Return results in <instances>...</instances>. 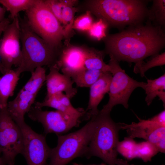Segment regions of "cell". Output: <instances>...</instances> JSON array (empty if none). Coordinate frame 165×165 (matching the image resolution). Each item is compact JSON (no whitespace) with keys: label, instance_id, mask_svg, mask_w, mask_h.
<instances>
[{"label":"cell","instance_id":"cell-1","mask_svg":"<svg viewBox=\"0 0 165 165\" xmlns=\"http://www.w3.org/2000/svg\"><path fill=\"white\" fill-rule=\"evenodd\" d=\"M103 40L106 54L112 55L119 62L135 63L134 73L144 59L159 53L165 48V30L146 20L108 34Z\"/></svg>","mask_w":165,"mask_h":165},{"label":"cell","instance_id":"cell-2","mask_svg":"<svg viewBox=\"0 0 165 165\" xmlns=\"http://www.w3.org/2000/svg\"><path fill=\"white\" fill-rule=\"evenodd\" d=\"M149 0H90L87 10L97 19L120 31L129 26L145 22L147 20Z\"/></svg>","mask_w":165,"mask_h":165},{"label":"cell","instance_id":"cell-3","mask_svg":"<svg viewBox=\"0 0 165 165\" xmlns=\"http://www.w3.org/2000/svg\"><path fill=\"white\" fill-rule=\"evenodd\" d=\"M19 20L21 59L20 65L15 69L20 74L31 73L38 67H49L56 64L60 50L52 47L34 32L25 19Z\"/></svg>","mask_w":165,"mask_h":165},{"label":"cell","instance_id":"cell-4","mask_svg":"<svg viewBox=\"0 0 165 165\" xmlns=\"http://www.w3.org/2000/svg\"><path fill=\"white\" fill-rule=\"evenodd\" d=\"M110 113L99 111L96 116V125L85 156L98 157L108 165H116L117 146L121 123H116Z\"/></svg>","mask_w":165,"mask_h":165},{"label":"cell","instance_id":"cell-5","mask_svg":"<svg viewBox=\"0 0 165 165\" xmlns=\"http://www.w3.org/2000/svg\"><path fill=\"white\" fill-rule=\"evenodd\" d=\"M96 125L94 116L78 130L65 135H57V145L51 148L48 165H66L77 157L85 156Z\"/></svg>","mask_w":165,"mask_h":165},{"label":"cell","instance_id":"cell-6","mask_svg":"<svg viewBox=\"0 0 165 165\" xmlns=\"http://www.w3.org/2000/svg\"><path fill=\"white\" fill-rule=\"evenodd\" d=\"M25 19L31 30L53 48L60 50L62 40L68 43L64 28L44 0H36L26 11Z\"/></svg>","mask_w":165,"mask_h":165},{"label":"cell","instance_id":"cell-7","mask_svg":"<svg viewBox=\"0 0 165 165\" xmlns=\"http://www.w3.org/2000/svg\"><path fill=\"white\" fill-rule=\"evenodd\" d=\"M109 56L108 64L112 75L108 93L109 99L107 103L100 111L108 113H110L113 107L117 105H121L127 109L128 100L133 91L138 87L144 90L146 84V82H138L129 76L121 68L119 62L112 55Z\"/></svg>","mask_w":165,"mask_h":165},{"label":"cell","instance_id":"cell-8","mask_svg":"<svg viewBox=\"0 0 165 165\" xmlns=\"http://www.w3.org/2000/svg\"><path fill=\"white\" fill-rule=\"evenodd\" d=\"M23 138L21 130L9 113L7 106L0 108V149L6 165L14 163L22 154Z\"/></svg>","mask_w":165,"mask_h":165},{"label":"cell","instance_id":"cell-9","mask_svg":"<svg viewBox=\"0 0 165 165\" xmlns=\"http://www.w3.org/2000/svg\"><path fill=\"white\" fill-rule=\"evenodd\" d=\"M20 25L19 16L13 20L3 33L0 42V62L2 74L18 67L21 59L20 44Z\"/></svg>","mask_w":165,"mask_h":165},{"label":"cell","instance_id":"cell-10","mask_svg":"<svg viewBox=\"0 0 165 165\" xmlns=\"http://www.w3.org/2000/svg\"><path fill=\"white\" fill-rule=\"evenodd\" d=\"M18 126L23 138L22 154L28 165H46L51 148L47 144L45 136L36 133L25 122Z\"/></svg>","mask_w":165,"mask_h":165},{"label":"cell","instance_id":"cell-11","mask_svg":"<svg viewBox=\"0 0 165 165\" xmlns=\"http://www.w3.org/2000/svg\"><path fill=\"white\" fill-rule=\"evenodd\" d=\"M28 114L31 119L42 125L46 134L54 133L58 135L66 132L78 126L82 120L57 110L43 111L35 106L31 107Z\"/></svg>","mask_w":165,"mask_h":165},{"label":"cell","instance_id":"cell-12","mask_svg":"<svg viewBox=\"0 0 165 165\" xmlns=\"http://www.w3.org/2000/svg\"><path fill=\"white\" fill-rule=\"evenodd\" d=\"M138 119L137 123L132 122L130 124L121 123V129L126 130L129 137L144 139L153 144L156 147L160 143L165 141V127L151 118Z\"/></svg>","mask_w":165,"mask_h":165},{"label":"cell","instance_id":"cell-13","mask_svg":"<svg viewBox=\"0 0 165 165\" xmlns=\"http://www.w3.org/2000/svg\"><path fill=\"white\" fill-rule=\"evenodd\" d=\"M61 50L56 63L62 74L71 77L85 68L83 47L65 44Z\"/></svg>","mask_w":165,"mask_h":165},{"label":"cell","instance_id":"cell-14","mask_svg":"<svg viewBox=\"0 0 165 165\" xmlns=\"http://www.w3.org/2000/svg\"><path fill=\"white\" fill-rule=\"evenodd\" d=\"M49 68V72L46 76L47 92L46 97L64 92L70 99L74 97L77 93V90L73 87L74 82L71 77L60 73L56 64Z\"/></svg>","mask_w":165,"mask_h":165},{"label":"cell","instance_id":"cell-15","mask_svg":"<svg viewBox=\"0 0 165 165\" xmlns=\"http://www.w3.org/2000/svg\"><path fill=\"white\" fill-rule=\"evenodd\" d=\"M112 77V75L110 72H104L90 87L89 101L85 110L88 119L99 113L98 106L105 94L109 91Z\"/></svg>","mask_w":165,"mask_h":165},{"label":"cell","instance_id":"cell-16","mask_svg":"<svg viewBox=\"0 0 165 165\" xmlns=\"http://www.w3.org/2000/svg\"><path fill=\"white\" fill-rule=\"evenodd\" d=\"M70 99L64 93H61L45 97L42 102H35L34 106L40 108L45 107L53 108L70 116L81 119H87L85 110L81 108H74Z\"/></svg>","mask_w":165,"mask_h":165},{"label":"cell","instance_id":"cell-17","mask_svg":"<svg viewBox=\"0 0 165 165\" xmlns=\"http://www.w3.org/2000/svg\"><path fill=\"white\" fill-rule=\"evenodd\" d=\"M36 97L22 88L13 100L8 102V112L18 125L25 122L24 115L30 110Z\"/></svg>","mask_w":165,"mask_h":165},{"label":"cell","instance_id":"cell-18","mask_svg":"<svg viewBox=\"0 0 165 165\" xmlns=\"http://www.w3.org/2000/svg\"><path fill=\"white\" fill-rule=\"evenodd\" d=\"M20 74L15 69H11L0 76V108L7 106L8 99L14 94Z\"/></svg>","mask_w":165,"mask_h":165},{"label":"cell","instance_id":"cell-19","mask_svg":"<svg viewBox=\"0 0 165 165\" xmlns=\"http://www.w3.org/2000/svg\"><path fill=\"white\" fill-rule=\"evenodd\" d=\"M83 48L84 66L85 68L110 72V66L104 61L106 54L104 50H100L93 48L83 47Z\"/></svg>","mask_w":165,"mask_h":165},{"label":"cell","instance_id":"cell-20","mask_svg":"<svg viewBox=\"0 0 165 165\" xmlns=\"http://www.w3.org/2000/svg\"><path fill=\"white\" fill-rule=\"evenodd\" d=\"M165 73L154 79H148L144 89L146 94L145 101L147 105H149L154 99L158 96L162 101L165 106Z\"/></svg>","mask_w":165,"mask_h":165},{"label":"cell","instance_id":"cell-21","mask_svg":"<svg viewBox=\"0 0 165 165\" xmlns=\"http://www.w3.org/2000/svg\"><path fill=\"white\" fill-rule=\"evenodd\" d=\"M148 8L147 20L165 30V0H153Z\"/></svg>","mask_w":165,"mask_h":165},{"label":"cell","instance_id":"cell-22","mask_svg":"<svg viewBox=\"0 0 165 165\" xmlns=\"http://www.w3.org/2000/svg\"><path fill=\"white\" fill-rule=\"evenodd\" d=\"M105 72L85 68L71 77L74 83L80 87H90Z\"/></svg>","mask_w":165,"mask_h":165},{"label":"cell","instance_id":"cell-23","mask_svg":"<svg viewBox=\"0 0 165 165\" xmlns=\"http://www.w3.org/2000/svg\"><path fill=\"white\" fill-rule=\"evenodd\" d=\"M46 70L43 67H39L31 73V76L22 89L36 96L46 81Z\"/></svg>","mask_w":165,"mask_h":165},{"label":"cell","instance_id":"cell-24","mask_svg":"<svg viewBox=\"0 0 165 165\" xmlns=\"http://www.w3.org/2000/svg\"><path fill=\"white\" fill-rule=\"evenodd\" d=\"M36 0H0V3L10 13V18L13 20L18 16L21 11H26L31 8Z\"/></svg>","mask_w":165,"mask_h":165},{"label":"cell","instance_id":"cell-25","mask_svg":"<svg viewBox=\"0 0 165 165\" xmlns=\"http://www.w3.org/2000/svg\"><path fill=\"white\" fill-rule=\"evenodd\" d=\"M137 143L133 138L125 137L123 140L119 141L117 146L118 153L128 160L136 158Z\"/></svg>","mask_w":165,"mask_h":165},{"label":"cell","instance_id":"cell-26","mask_svg":"<svg viewBox=\"0 0 165 165\" xmlns=\"http://www.w3.org/2000/svg\"><path fill=\"white\" fill-rule=\"evenodd\" d=\"M158 152L155 145L150 142L137 143L136 158L141 159L145 162L151 161L152 157Z\"/></svg>","mask_w":165,"mask_h":165},{"label":"cell","instance_id":"cell-27","mask_svg":"<svg viewBox=\"0 0 165 165\" xmlns=\"http://www.w3.org/2000/svg\"><path fill=\"white\" fill-rule=\"evenodd\" d=\"M109 27L108 24L103 20L99 19L93 22L88 31V34L93 38L100 41L105 38L107 35V31Z\"/></svg>","mask_w":165,"mask_h":165},{"label":"cell","instance_id":"cell-28","mask_svg":"<svg viewBox=\"0 0 165 165\" xmlns=\"http://www.w3.org/2000/svg\"><path fill=\"white\" fill-rule=\"evenodd\" d=\"M165 64V52L159 53L152 56V58L146 63H143L140 67L134 72L140 73L141 77L145 75V72L149 69L158 66Z\"/></svg>","mask_w":165,"mask_h":165},{"label":"cell","instance_id":"cell-29","mask_svg":"<svg viewBox=\"0 0 165 165\" xmlns=\"http://www.w3.org/2000/svg\"><path fill=\"white\" fill-rule=\"evenodd\" d=\"M93 23L90 12L87 10L85 13L74 19L73 29L81 31H88Z\"/></svg>","mask_w":165,"mask_h":165},{"label":"cell","instance_id":"cell-30","mask_svg":"<svg viewBox=\"0 0 165 165\" xmlns=\"http://www.w3.org/2000/svg\"><path fill=\"white\" fill-rule=\"evenodd\" d=\"M44 1L62 25L61 15L62 5L61 3L59 0H45Z\"/></svg>","mask_w":165,"mask_h":165},{"label":"cell","instance_id":"cell-31","mask_svg":"<svg viewBox=\"0 0 165 165\" xmlns=\"http://www.w3.org/2000/svg\"><path fill=\"white\" fill-rule=\"evenodd\" d=\"M151 119L163 127H165V110L162 111Z\"/></svg>","mask_w":165,"mask_h":165},{"label":"cell","instance_id":"cell-32","mask_svg":"<svg viewBox=\"0 0 165 165\" xmlns=\"http://www.w3.org/2000/svg\"><path fill=\"white\" fill-rule=\"evenodd\" d=\"M11 23L10 20L9 18H5L0 23V38L1 35L5 30ZM0 72L2 73V70L0 62Z\"/></svg>","mask_w":165,"mask_h":165},{"label":"cell","instance_id":"cell-33","mask_svg":"<svg viewBox=\"0 0 165 165\" xmlns=\"http://www.w3.org/2000/svg\"><path fill=\"white\" fill-rule=\"evenodd\" d=\"M63 4L68 6H74L76 4L78 1L76 0H59Z\"/></svg>","mask_w":165,"mask_h":165},{"label":"cell","instance_id":"cell-34","mask_svg":"<svg viewBox=\"0 0 165 165\" xmlns=\"http://www.w3.org/2000/svg\"><path fill=\"white\" fill-rule=\"evenodd\" d=\"M6 11V9L3 6L2 7L0 5V23L5 18V15Z\"/></svg>","mask_w":165,"mask_h":165},{"label":"cell","instance_id":"cell-35","mask_svg":"<svg viewBox=\"0 0 165 165\" xmlns=\"http://www.w3.org/2000/svg\"><path fill=\"white\" fill-rule=\"evenodd\" d=\"M116 165H134L133 164H130L128 162L123 159H118L116 163Z\"/></svg>","mask_w":165,"mask_h":165},{"label":"cell","instance_id":"cell-36","mask_svg":"<svg viewBox=\"0 0 165 165\" xmlns=\"http://www.w3.org/2000/svg\"><path fill=\"white\" fill-rule=\"evenodd\" d=\"M1 153L2 152L0 149V165H6L2 159V157L1 156Z\"/></svg>","mask_w":165,"mask_h":165},{"label":"cell","instance_id":"cell-37","mask_svg":"<svg viewBox=\"0 0 165 165\" xmlns=\"http://www.w3.org/2000/svg\"><path fill=\"white\" fill-rule=\"evenodd\" d=\"M73 165H94V164L84 165V164H81L77 163H73ZM98 165H106V164L104 163H102L100 164H99Z\"/></svg>","mask_w":165,"mask_h":165},{"label":"cell","instance_id":"cell-38","mask_svg":"<svg viewBox=\"0 0 165 165\" xmlns=\"http://www.w3.org/2000/svg\"><path fill=\"white\" fill-rule=\"evenodd\" d=\"M8 165H14V163H10V164H8Z\"/></svg>","mask_w":165,"mask_h":165},{"label":"cell","instance_id":"cell-39","mask_svg":"<svg viewBox=\"0 0 165 165\" xmlns=\"http://www.w3.org/2000/svg\"></svg>","mask_w":165,"mask_h":165}]
</instances>
